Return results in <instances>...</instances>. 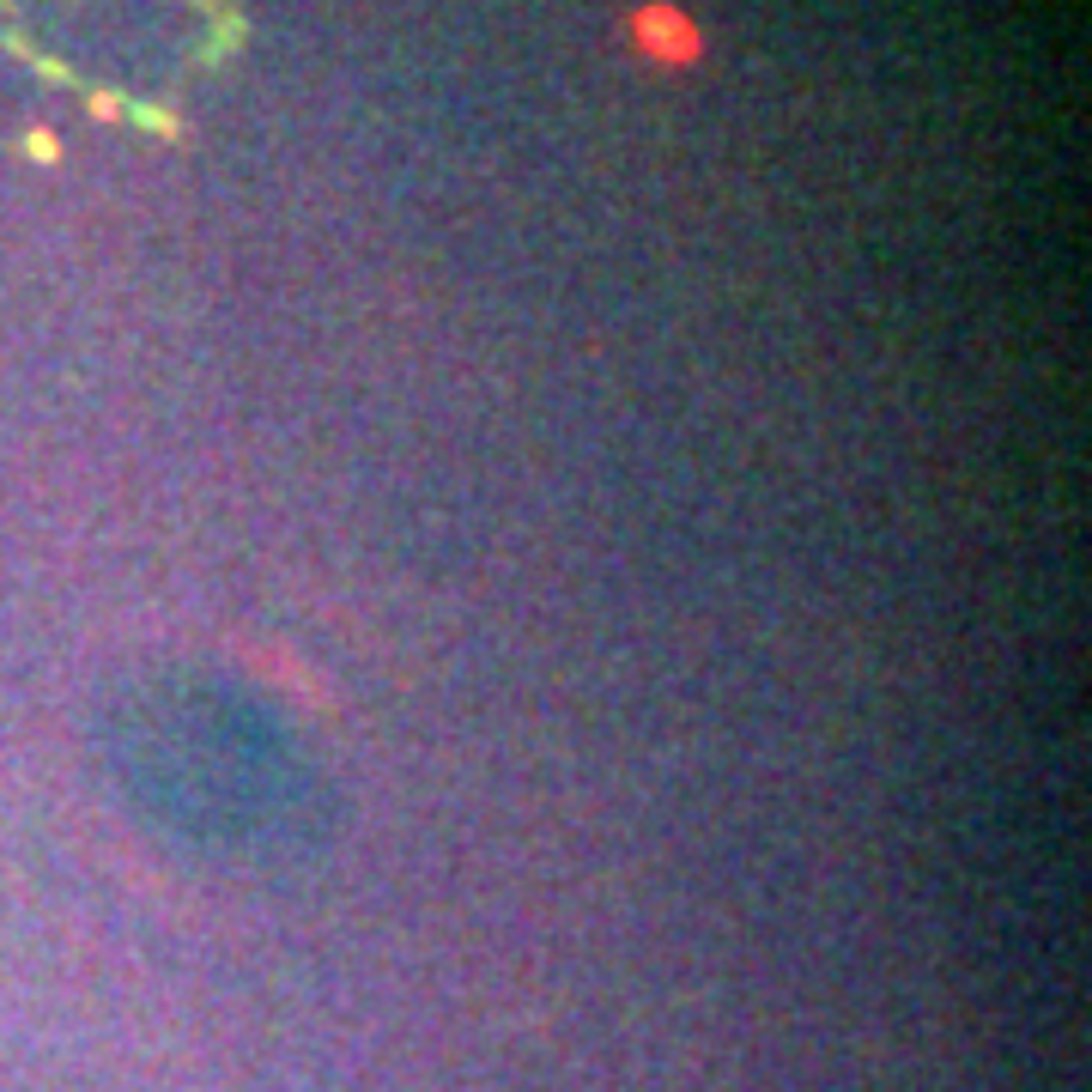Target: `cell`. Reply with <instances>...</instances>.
<instances>
[{"mask_svg":"<svg viewBox=\"0 0 1092 1092\" xmlns=\"http://www.w3.org/2000/svg\"><path fill=\"white\" fill-rule=\"evenodd\" d=\"M625 37H631V55H638V62L668 68V74L693 68L699 55H704L699 19L686 13V7H674V0H644V7L625 19Z\"/></svg>","mask_w":1092,"mask_h":1092,"instance_id":"obj_1","label":"cell"}]
</instances>
